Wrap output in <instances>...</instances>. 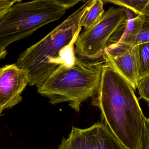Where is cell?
<instances>
[{"label":"cell","mask_w":149,"mask_h":149,"mask_svg":"<svg viewBox=\"0 0 149 149\" xmlns=\"http://www.w3.org/2000/svg\"><path fill=\"white\" fill-rule=\"evenodd\" d=\"M125 9L127 18L116 32L115 44L121 43L136 45V39L144 23V17L137 15L130 10Z\"/></svg>","instance_id":"cell-9"},{"label":"cell","mask_w":149,"mask_h":149,"mask_svg":"<svg viewBox=\"0 0 149 149\" xmlns=\"http://www.w3.org/2000/svg\"><path fill=\"white\" fill-rule=\"evenodd\" d=\"M134 90L108 64H103L100 80L92 105L102 119L127 149H138L144 127V116Z\"/></svg>","instance_id":"cell-1"},{"label":"cell","mask_w":149,"mask_h":149,"mask_svg":"<svg viewBox=\"0 0 149 149\" xmlns=\"http://www.w3.org/2000/svg\"><path fill=\"white\" fill-rule=\"evenodd\" d=\"M139 60V79L149 73V42L136 45Z\"/></svg>","instance_id":"cell-11"},{"label":"cell","mask_w":149,"mask_h":149,"mask_svg":"<svg viewBox=\"0 0 149 149\" xmlns=\"http://www.w3.org/2000/svg\"><path fill=\"white\" fill-rule=\"evenodd\" d=\"M3 110H2L1 109V108H0V115H1V113H2V112Z\"/></svg>","instance_id":"cell-19"},{"label":"cell","mask_w":149,"mask_h":149,"mask_svg":"<svg viewBox=\"0 0 149 149\" xmlns=\"http://www.w3.org/2000/svg\"><path fill=\"white\" fill-rule=\"evenodd\" d=\"M149 42V24L144 22L140 34L136 39L135 45Z\"/></svg>","instance_id":"cell-16"},{"label":"cell","mask_w":149,"mask_h":149,"mask_svg":"<svg viewBox=\"0 0 149 149\" xmlns=\"http://www.w3.org/2000/svg\"><path fill=\"white\" fill-rule=\"evenodd\" d=\"M103 64L76 57L73 64L59 66L44 82L36 86L38 92L52 105L67 102L79 112L81 103L95 94Z\"/></svg>","instance_id":"cell-3"},{"label":"cell","mask_w":149,"mask_h":149,"mask_svg":"<svg viewBox=\"0 0 149 149\" xmlns=\"http://www.w3.org/2000/svg\"><path fill=\"white\" fill-rule=\"evenodd\" d=\"M20 0H0V20L9 11L13 5Z\"/></svg>","instance_id":"cell-15"},{"label":"cell","mask_w":149,"mask_h":149,"mask_svg":"<svg viewBox=\"0 0 149 149\" xmlns=\"http://www.w3.org/2000/svg\"><path fill=\"white\" fill-rule=\"evenodd\" d=\"M143 15V17H144V22L149 24V0L148 4L144 9Z\"/></svg>","instance_id":"cell-17"},{"label":"cell","mask_w":149,"mask_h":149,"mask_svg":"<svg viewBox=\"0 0 149 149\" xmlns=\"http://www.w3.org/2000/svg\"><path fill=\"white\" fill-rule=\"evenodd\" d=\"M7 54V50L6 48L0 47V60L3 59L6 57Z\"/></svg>","instance_id":"cell-18"},{"label":"cell","mask_w":149,"mask_h":149,"mask_svg":"<svg viewBox=\"0 0 149 149\" xmlns=\"http://www.w3.org/2000/svg\"><path fill=\"white\" fill-rule=\"evenodd\" d=\"M81 1L35 0L12 6L0 20V47L6 48L50 23L59 20Z\"/></svg>","instance_id":"cell-4"},{"label":"cell","mask_w":149,"mask_h":149,"mask_svg":"<svg viewBox=\"0 0 149 149\" xmlns=\"http://www.w3.org/2000/svg\"><path fill=\"white\" fill-rule=\"evenodd\" d=\"M103 6L102 1L91 0L89 7L81 19L80 26L87 30L98 23L105 12Z\"/></svg>","instance_id":"cell-10"},{"label":"cell","mask_w":149,"mask_h":149,"mask_svg":"<svg viewBox=\"0 0 149 149\" xmlns=\"http://www.w3.org/2000/svg\"><path fill=\"white\" fill-rule=\"evenodd\" d=\"M127 18L124 8H109L98 23L79 35L74 45L75 55L86 60L102 58L106 50L114 44L116 34Z\"/></svg>","instance_id":"cell-5"},{"label":"cell","mask_w":149,"mask_h":149,"mask_svg":"<svg viewBox=\"0 0 149 149\" xmlns=\"http://www.w3.org/2000/svg\"><path fill=\"white\" fill-rule=\"evenodd\" d=\"M91 1H86L47 36L19 54L16 64L28 72L30 86L39 85L59 66L73 64L74 45L82 28L80 21Z\"/></svg>","instance_id":"cell-2"},{"label":"cell","mask_w":149,"mask_h":149,"mask_svg":"<svg viewBox=\"0 0 149 149\" xmlns=\"http://www.w3.org/2000/svg\"><path fill=\"white\" fill-rule=\"evenodd\" d=\"M58 149H127L104 122L86 129L73 127L68 138H63Z\"/></svg>","instance_id":"cell-6"},{"label":"cell","mask_w":149,"mask_h":149,"mask_svg":"<svg viewBox=\"0 0 149 149\" xmlns=\"http://www.w3.org/2000/svg\"><path fill=\"white\" fill-rule=\"evenodd\" d=\"M29 85L28 72L16 64L0 68V108H11L22 101V94Z\"/></svg>","instance_id":"cell-8"},{"label":"cell","mask_w":149,"mask_h":149,"mask_svg":"<svg viewBox=\"0 0 149 149\" xmlns=\"http://www.w3.org/2000/svg\"><path fill=\"white\" fill-rule=\"evenodd\" d=\"M138 149H149V119L145 118L144 127Z\"/></svg>","instance_id":"cell-14"},{"label":"cell","mask_w":149,"mask_h":149,"mask_svg":"<svg viewBox=\"0 0 149 149\" xmlns=\"http://www.w3.org/2000/svg\"><path fill=\"white\" fill-rule=\"evenodd\" d=\"M137 89L140 99L144 100L149 106V73L138 80Z\"/></svg>","instance_id":"cell-13"},{"label":"cell","mask_w":149,"mask_h":149,"mask_svg":"<svg viewBox=\"0 0 149 149\" xmlns=\"http://www.w3.org/2000/svg\"><path fill=\"white\" fill-rule=\"evenodd\" d=\"M102 58L130 84L134 90L137 89L139 66L136 45L121 43L113 45L106 50Z\"/></svg>","instance_id":"cell-7"},{"label":"cell","mask_w":149,"mask_h":149,"mask_svg":"<svg viewBox=\"0 0 149 149\" xmlns=\"http://www.w3.org/2000/svg\"><path fill=\"white\" fill-rule=\"evenodd\" d=\"M103 1L113 3L121 8L130 10L137 15H143L149 0H112Z\"/></svg>","instance_id":"cell-12"}]
</instances>
